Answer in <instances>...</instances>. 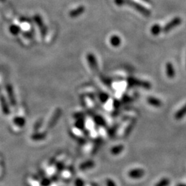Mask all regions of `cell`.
<instances>
[{"instance_id":"1","label":"cell","mask_w":186,"mask_h":186,"mask_svg":"<svg viewBox=\"0 0 186 186\" xmlns=\"http://www.w3.org/2000/svg\"><path fill=\"white\" fill-rule=\"evenodd\" d=\"M145 174L144 169L141 168L132 169L128 172V176L130 178L134 179H138L142 178Z\"/></svg>"},{"instance_id":"2","label":"cell","mask_w":186,"mask_h":186,"mask_svg":"<svg viewBox=\"0 0 186 186\" xmlns=\"http://www.w3.org/2000/svg\"><path fill=\"white\" fill-rule=\"evenodd\" d=\"M181 24V19L180 17H175L172 19L171 21H169L168 24H166L164 28V32H168L170 31L172 29L174 28L176 26L180 25Z\"/></svg>"},{"instance_id":"3","label":"cell","mask_w":186,"mask_h":186,"mask_svg":"<svg viewBox=\"0 0 186 186\" xmlns=\"http://www.w3.org/2000/svg\"><path fill=\"white\" fill-rule=\"evenodd\" d=\"M61 114V110L60 108H58L55 111V112L53 115V117H51L50 121H49L48 122V128L50 129L52 128H53V127L55 126V124H56L57 122H58L59 119H60Z\"/></svg>"},{"instance_id":"4","label":"cell","mask_w":186,"mask_h":186,"mask_svg":"<svg viewBox=\"0 0 186 186\" xmlns=\"http://www.w3.org/2000/svg\"><path fill=\"white\" fill-rule=\"evenodd\" d=\"M128 4H129L130 6H132L133 8H135L136 11H138L139 12H141V13L143 15H145V16H149L150 15V12L149 10H148L147 8L143 7L142 6H141L140 4H137V3L136 2H130L128 1Z\"/></svg>"},{"instance_id":"5","label":"cell","mask_w":186,"mask_h":186,"mask_svg":"<svg viewBox=\"0 0 186 186\" xmlns=\"http://www.w3.org/2000/svg\"><path fill=\"white\" fill-rule=\"evenodd\" d=\"M129 83L133 85V86H141L143 88H145L146 89H150V88L151 87L150 83L148 82H145V81H139L135 79H129Z\"/></svg>"},{"instance_id":"6","label":"cell","mask_w":186,"mask_h":186,"mask_svg":"<svg viewBox=\"0 0 186 186\" xmlns=\"http://www.w3.org/2000/svg\"><path fill=\"white\" fill-rule=\"evenodd\" d=\"M165 71H166V74L169 79H173L175 76V70L173 64L170 62H168V63L166 64L165 65Z\"/></svg>"},{"instance_id":"7","label":"cell","mask_w":186,"mask_h":186,"mask_svg":"<svg viewBox=\"0 0 186 186\" xmlns=\"http://www.w3.org/2000/svg\"><path fill=\"white\" fill-rule=\"evenodd\" d=\"M6 91H7L10 102H11V103L12 104V106H15L16 105L15 97L14 94L13 89H12V87L11 86V85H7V86H6Z\"/></svg>"},{"instance_id":"8","label":"cell","mask_w":186,"mask_h":186,"mask_svg":"<svg viewBox=\"0 0 186 186\" xmlns=\"http://www.w3.org/2000/svg\"><path fill=\"white\" fill-rule=\"evenodd\" d=\"M87 60H88V61L90 68H92L93 70L97 71L98 69V66H97L96 59L94 57V55L92 54H88L87 56Z\"/></svg>"},{"instance_id":"9","label":"cell","mask_w":186,"mask_h":186,"mask_svg":"<svg viewBox=\"0 0 186 186\" xmlns=\"http://www.w3.org/2000/svg\"><path fill=\"white\" fill-rule=\"evenodd\" d=\"M147 102L150 104L154 107H161L162 106V102L161 100L154 97H148V99H147Z\"/></svg>"},{"instance_id":"10","label":"cell","mask_w":186,"mask_h":186,"mask_svg":"<svg viewBox=\"0 0 186 186\" xmlns=\"http://www.w3.org/2000/svg\"><path fill=\"white\" fill-rule=\"evenodd\" d=\"M0 103H1V107H2L3 112H4L5 115H8L10 113L9 107L8 106L7 102H6L5 98L3 96L0 97Z\"/></svg>"},{"instance_id":"11","label":"cell","mask_w":186,"mask_h":186,"mask_svg":"<svg viewBox=\"0 0 186 186\" xmlns=\"http://www.w3.org/2000/svg\"><path fill=\"white\" fill-rule=\"evenodd\" d=\"M185 115H186V103L175 113L174 117L177 120H180L182 118H184Z\"/></svg>"},{"instance_id":"12","label":"cell","mask_w":186,"mask_h":186,"mask_svg":"<svg viewBox=\"0 0 186 186\" xmlns=\"http://www.w3.org/2000/svg\"><path fill=\"white\" fill-rule=\"evenodd\" d=\"M94 166V163L93 161H87L86 162L83 163L82 164L80 165V169L84 170V169H88L90 168H92Z\"/></svg>"},{"instance_id":"13","label":"cell","mask_w":186,"mask_h":186,"mask_svg":"<svg viewBox=\"0 0 186 186\" xmlns=\"http://www.w3.org/2000/svg\"><path fill=\"white\" fill-rule=\"evenodd\" d=\"M123 148H124V147L122 145H116L114 147V148H112V150H111V152H112V154L114 155H119L123 150Z\"/></svg>"},{"instance_id":"14","label":"cell","mask_w":186,"mask_h":186,"mask_svg":"<svg viewBox=\"0 0 186 186\" xmlns=\"http://www.w3.org/2000/svg\"><path fill=\"white\" fill-rule=\"evenodd\" d=\"M14 123L15 125H17L19 127H23L26 123V120L24 118H22V117H15L13 120Z\"/></svg>"},{"instance_id":"15","label":"cell","mask_w":186,"mask_h":186,"mask_svg":"<svg viewBox=\"0 0 186 186\" xmlns=\"http://www.w3.org/2000/svg\"><path fill=\"white\" fill-rule=\"evenodd\" d=\"M84 11V8L82 7V6H81V7L78 8L75 10H74V11H72L70 13V15L71 17H76L77 16L81 15L82 12H83Z\"/></svg>"},{"instance_id":"16","label":"cell","mask_w":186,"mask_h":186,"mask_svg":"<svg viewBox=\"0 0 186 186\" xmlns=\"http://www.w3.org/2000/svg\"><path fill=\"white\" fill-rule=\"evenodd\" d=\"M170 181L168 178H164L156 183L155 186H168L169 185Z\"/></svg>"},{"instance_id":"17","label":"cell","mask_w":186,"mask_h":186,"mask_svg":"<svg viewBox=\"0 0 186 186\" xmlns=\"http://www.w3.org/2000/svg\"><path fill=\"white\" fill-rule=\"evenodd\" d=\"M45 136H46V135H45V133H35L32 136V139L33 140H35V141H39V140H42L45 139Z\"/></svg>"},{"instance_id":"18","label":"cell","mask_w":186,"mask_h":186,"mask_svg":"<svg viewBox=\"0 0 186 186\" xmlns=\"http://www.w3.org/2000/svg\"><path fill=\"white\" fill-rule=\"evenodd\" d=\"M161 31V28L159 24H155L151 28V32L152 35H158Z\"/></svg>"},{"instance_id":"19","label":"cell","mask_w":186,"mask_h":186,"mask_svg":"<svg viewBox=\"0 0 186 186\" xmlns=\"http://www.w3.org/2000/svg\"><path fill=\"white\" fill-rule=\"evenodd\" d=\"M110 43L114 46H118L121 43L120 38L117 36H113V37H111L110 39Z\"/></svg>"},{"instance_id":"20","label":"cell","mask_w":186,"mask_h":186,"mask_svg":"<svg viewBox=\"0 0 186 186\" xmlns=\"http://www.w3.org/2000/svg\"><path fill=\"white\" fill-rule=\"evenodd\" d=\"M85 125V123L83 122V120H79L77 121V123H75V126H77V128H79V129H82Z\"/></svg>"},{"instance_id":"21","label":"cell","mask_w":186,"mask_h":186,"mask_svg":"<svg viewBox=\"0 0 186 186\" xmlns=\"http://www.w3.org/2000/svg\"><path fill=\"white\" fill-rule=\"evenodd\" d=\"M94 121H95V122L99 124V125H103L104 124V120L100 117H96V119H94Z\"/></svg>"},{"instance_id":"22","label":"cell","mask_w":186,"mask_h":186,"mask_svg":"<svg viewBox=\"0 0 186 186\" xmlns=\"http://www.w3.org/2000/svg\"><path fill=\"white\" fill-rule=\"evenodd\" d=\"M108 99V95L105 93L101 94L100 95V100L102 101V102H106V101Z\"/></svg>"},{"instance_id":"23","label":"cell","mask_w":186,"mask_h":186,"mask_svg":"<svg viewBox=\"0 0 186 186\" xmlns=\"http://www.w3.org/2000/svg\"><path fill=\"white\" fill-rule=\"evenodd\" d=\"M106 185L107 186H117L115 183L111 179H107L106 180Z\"/></svg>"},{"instance_id":"24","label":"cell","mask_w":186,"mask_h":186,"mask_svg":"<svg viewBox=\"0 0 186 186\" xmlns=\"http://www.w3.org/2000/svg\"><path fill=\"white\" fill-rule=\"evenodd\" d=\"M75 185L76 186H83L84 183L83 181L80 179H77L75 181Z\"/></svg>"},{"instance_id":"25","label":"cell","mask_w":186,"mask_h":186,"mask_svg":"<svg viewBox=\"0 0 186 186\" xmlns=\"http://www.w3.org/2000/svg\"><path fill=\"white\" fill-rule=\"evenodd\" d=\"M50 181H49L48 179H44V180L42 181L41 183V185H43V186H48V185H50Z\"/></svg>"},{"instance_id":"26","label":"cell","mask_w":186,"mask_h":186,"mask_svg":"<svg viewBox=\"0 0 186 186\" xmlns=\"http://www.w3.org/2000/svg\"><path fill=\"white\" fill-rule=\"evenodd\" d=\"M177 186H186V184H178Z\"/></svg>"},{"instance_id":"27","label":"cell","mask_w":186,"mask_h":186,"mask_svg":"<svg viewBox=\"0 0 186 186\" xmlns=\"http://www.w3.org/2000/svg\"><path fill=\"white\" fill-rule=\"evenodd\" d=\"M143 1H144L145 2H148V3H150L151 2L150 1V0H143Z\"/></svg>"}]
</instances>
